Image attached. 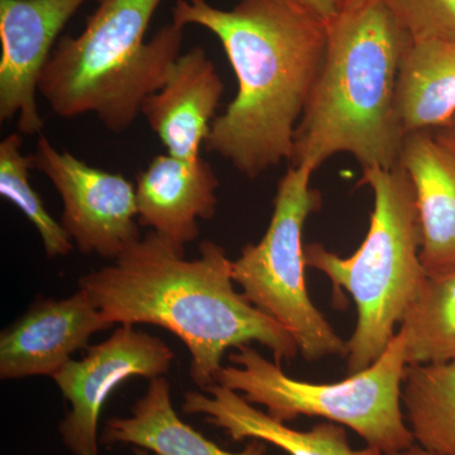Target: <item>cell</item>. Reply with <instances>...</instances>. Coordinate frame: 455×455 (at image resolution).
Wrapping results in <instances>:
<instances>
[{"instance_id":"ba28073f","label":"cell","mask_w":455,"mask_h":455,"mask_svg":"<svg viewBox=\"0 0 455 455\" xmlns=\"http://www.w3.org/2000/svg\"><path fill=\"white\" fill-rule=\"evenodd\" d=\"M29 158L61 196L60 223L80 252L114 260L140 241L136 185L130 180L60 151L46 137Z\"/></svg>"},{"instance_id":"ac0fdd59","label":"cell","mask_w":455,"mask_h":455,"mask_svg":"<svg viewBox=\"0 0 455 455\" xmlns=\"http://www.w3.org/2000/svg\"><path fill=\"white\" fill-rule=\"evenodd\" d=\"M401 403L416 444L455 455V362L407 366Z\"/></svg>"},{"instance_id":"3957f363","label":"cell","mask_w":455,"mask_h":455,"mask_svg":"<svg viewBox=\"0 0 455 455\" xmlns=\"http://www.w3.org/2000/svg\"><path fill=\"white\" fill-rule=\"evenodd\" d=\"M409 42L382 0H367L331 22L290 166L314 172L338 154L353 156L362 170L397 166L406 137L396 114L397 76Z\"/></svg>"},{"instance_id":"8fae6325","label":"cell","mask_w":455,"mask_h":455,"mask_svg":"<svg viewBox=\"0 0 455 455\" xmlns=\"http://www.w3.org/2000/svg\"><path fill=\"white\" fill-rule=\"evenodd\" d=\"M112 326L83 290L62 300L38 299L0 335V379L53 377L92 335Z\"/></svg>"},{"instance_id":"44dd1931","label":"cell","mask_w":455,"mask_h":455,"mask_svg":"<svg viewBox=\"0 0 455 455\" xmlns=\"http://www.w3.org/2000/svg\"><path fill=\"white\" fill-rule=\"evenodd\" d=\"M410 42L455 40V0H382Z\"/></svg>"},{"instance_id":"277c9868","label":"cell","mask_w":455,"mask_h":455,"mask_svg":"<svg viewBox=\"0 0 455 455\" xmlns=\"http://www.w3.org/2000/svg\"><path fill=\"white\" fill-rule=\"evenodd\" d=\"M161 2L97 0L84 31L57 41L38 86L56 116L94 114L113 133L133 124L181 56L184 28L176 23L145 41Z\"/></svg>"},{"instance_id":"ffe728a7","label":"cell","mask_w":455,"mask_h":455,"mask_svg":"<svg viewBox=\"0 0 455 455\" xmlns=\"http://www.w3.org/2000/svg\"><path fill=\"white\" fill-rule=\"evenodd\" d=\"M22 133L14 132L0 142V196L17 206L37 230L50 259L68 256L74 250L71 236L53 220L40 194L29 182L31 158L22 154Z\"/></svg>"},{"instance_id":"d6986e66","label":"cell","mask_w":455,"mask_h":455,"mask_svg":"<svg viewBox=\"0 0 455 455\" xmlns=\"http://www.w3.org/2000/svg\"><path fill=\"white\" fill-rule=\"evenodd\" d=\"M406 363L455 362V266L427 274L400 323Z\"/></svg>"},{"instance_id":"30bf717a","label":"cell","mask_w":455,"mask_h":455,"mask_svg":"<svg viewBox=\"0 0 455 455\" xmlns=\"http://www.w3.org/2000/svg\"><path fill=\"white\" fill-rule=\"evenodd\" d=\"M88 0H0V121L17 116L18 132L41 133L42 74L59 36Z\"/></svg>"},{"instance_id":"9c48e42d","label":"cell","mask_w":455,"mask_h":455,"mask_svg":"<svg viewBox=\"0 0 455 455\" xmlns=\"http://www.w3.org/2000/svg\"><path fill=\"white\" fill-rule=\"evenodd\" d=\"M173 359L175 352L161 338L121 325L107 340L89 346L85 357L68 361L52 377L71 405L59 425L66 449L73 455H99V418L110 394L132 377H163Z\"/></svg>"},{"instance_id":"5bb4252c","label":"cell","mask_w":455,"mask_h":455,"mask_svg":"<svg viewBox=\"0 0 455 455\" xmlns=\"http://www.w3.org/2000/svg\"><path fill=\"white\" fill-rule=\"evenodd\" d=\"M205 392L209 396L202 392H187L182 412L203 415L206 423L226 431L233 442L259 439L290 455H383L368 445L363 449L350 447L343 425L326 421L311 430H295L254 407L238 392L218 383Z\"/></svg>"},{"instance_id":"9a60e30c","label":"cell","mask_w":455,"mask_h":455,"mask_svg":"<svg viewBox=\"0 0 455 455\" xmlns=\"http://www.w3.org/2000/svg\"><path fill=\"white\" fill-rule=\"evenodd\" d=\"M401 166L414 187L420 218V259L427 274L455 266V152L431 131L407 134Z\"/></svg>"},{"instance_id":"52a82bcc","label":"cell","mask_w":455,"mask_h":455,"mask_svg":"<svg viewBox=\"0 0 455 455\" xmlns=\"http://www.w3.org/2000/svg\"><path fill=\"white\" fill-rule=\"evenodd\" d=\"M313 171L290 166L278 181L274 214L259 243L247 244L232 260V277L244 298L292 334L299 355L315 362L347 357V341L335 333L311 301L305 283L307 218L322 208V194L311 188Z\"/></svg>"},{"instance_id":"6da1fadb","label":"cell","mask_w":455,"mask_h":455,"mask_svg":"<svg viewBox=\"0 0 455 455\" xmlns=\"http://www.w3.org/2000/svg\"><path fill=\"white\" fill-rule=\"evenodd\" d=\"M172 22L217 36L236 77V94L217 116L205 148L256 179L290 161L296 128L324 64L331 23L296 0H175Z\"/></svg>"},{"instance_id":"8992f818","label":"cell","mask_w":455,"mask_h":455,"mask_svg":"<svg viewBox=\"0 0 455 455\" xmlns=\"http://www.w3.org/2000/svg\"><path fill=\"white\" fill-rule=\"evenodd\" d=\"M406 339L398 331L381 357L343 381H299L251 346L239 347L221 367L215 382L238 392L252 405H262L281 423L300 416L323 418L349 427L383 455L416 444L401 410L405 377Z\"/></svg>"},{"instance_id":"cb8c5ba5","label":"cell","mask_w":455,"mask_h":455,"mask_svg":"<svg viewBox=\"0 0 455 455\" xmlns=\"http://www.w3.org/2000/svg\"><path fill=\"white\" fill-rule=\"evenodd\" d=\"M387 455H438L431 453L427 449L421 448L420 445L414 444L412 447L405 449V451H397V453L387 454Z\"/></svg>"},{"instance_id":"7c38bea8","label":"cell","mask_w":455,"mask_h":455,"mask_svg":"<svg viewBox=\"0 0 455 455\" xmlns=\"http://www.w3.org/2000/svg\"><path fill=\"white\" fill-rule=\"evenodd\" d=\"M223 92L214 62L202 47H194L179 57L163 88L146 98L140 114L167 154L197 160Z\"/></svg>"},{"instance_id":"4fadbf2b","label":"cell","mask_w":455,"mask_h":455,"mask_svg":"<svg viewBox=\"0 0 455 455\" xmlns=\"http://www.w3.org/2000/svg\"><path fill=\"white\" fill-rule=\"evenodd\" d=\"M218 188L220 180L203 157L156 156L136 176L139 224L185 247L199 236V220L214 218Z\"/></svg>"},{"instance_id":"484cf974","label":"cell","mask_w":455,"mask_h":455,"mask_svg":"<svg viewBox=\"0 0 455 455\" xmlns=\"http://www.w3.org/2000/svg\"><path fill=\"white\" fill-rule=\"evenodd\" d=\"M134 453H136V455H158L152 453V451H146V449L142 448H137L136 451H134Z\"/></svg>"},{"instance_id":"5b68a950","label":"cell","mask_w":455,"mask_h":455,"mask_svg":"<svg viewBox=\"0 0 455 455\" xmlns=\"http://www.w3.org/2000/svg\"><path fill=\"white\" fill-rule=\"evenodd\" d=\"M358 187L373 191L374 205L366 238L355 254L344 259L322 243L305 245L307 267L324 274L335 291L348 292L357 307V326L347 341L348 374L381 357L427 276L409 173L400 164L390 170H362Z\"/></svg>"},{"instance_id":"e0dca14e","label":"cell","mask_w":455,"mask_h":455,"mask_svg":"<svg viewBox=\"0 0 455 455\" xmlns=\"http://www.w3.org/2000/svg\"><path fill=\"white\" fill-rule=\"evenodd\" d=\"M396 114L403 133L435 131L455 114V40L409 42L398 68Z\"/></svg>"},{"instance_id":"7a4b0ae2","label":"cell","mask_w":455,"mask_h":455,"mask_svg":"<svg viewBox=\"0 0 455 455\" xmlns=\"http://www.w3.org/2000/svg\"><path fill=\"white\" fill-rule=\"evenodd\" d=\"M199 257L158 233H147L106 267L84 275L88 293L110 324L161 326L191 355L190 377L205 391L215 385L229 348L262 344L276 363L299 355L295 338L276 320L235 291L232 260L212 241Z\"/></svg>"},{"instance_id":"d4e9b609","label":"cell","mask_w":455,"mask_h":455,"mask_svg":"<svg viewBox=\"0 0 455 455\" xmlns=\"http://www.w3.org/2000/svg\"><path fill=\"white\" fill-rule=\"evenodd\" d=\"M366 2L367 0H341V12L353 11V9L361 7Z\"/></svg>"},{"instance_id":"603a6c76","label":"cell","mask_w":455,"mask_h":455,"mask_svg":"<svg viewBox=\"0 0 455 455\" xmlns=\"http://www.w3.org/2000/svg\"><path fill=\"white\" fill-rule=\"evenodd\" d=\"M433 133L440 143H443V145L447 146L448 148L455 152V114L447 124L433 131Z\"/></svg>"},{"instance_id":"7402d4cb","label":"cell","mask_w":455,"mask_h":455,"mask_svg":"<svg viewBox=\"0 0 455 455\" xmlns=\"http://www.w3.org/2000/svg\"><path fill=\"white\" fill-rule=\"evenodd\" d=\"M296 2L310 8L329 23L333 22L341 12V0H296Z\"/></svg>"},{"instance_id":"2e32d148","label":"cell","mask_w":455,"mask_h":455,"mask_svg":"<svg viewBox=\"0 0 455 455\" xmlns=\"http://www.w3.org/2000/svg\"><path fill=\"white\" fill-rule=\"evenodd\" d=\"M100 443L133 445L158 455H266L267 443L252 439L238 453L224 451L202 433L184 423L171 401V385L164 377L151 379L128 418L108 421Z\"/></svg>"}]
</instances>
